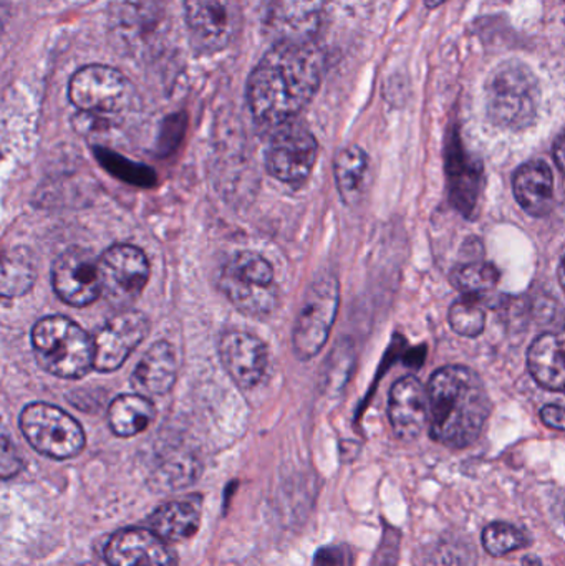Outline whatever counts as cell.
I'll list each match as a JSON object with an SVG mask.
<instances>
[{
	"label": "cell",
	"instance_id": "6da1fadb",
	"mask_svg": "<svg viewBox=\"0 0 565 566\" xmlns=\"http://www.w3.org/2000/svg\"><path fill=\"white\" fill-rule=\"evenodd\" d=\"M321 78L322 55L314 43H275L249 78L248 103L255 122L275 129L295 122Z\"/></svg>",
	"mask_w": 565,
	"mask_h": 566
},
{
	"label": "cell",
	"instance_id": "7a4b0ae2",
	"mask_svg": "<svg viewBox=\"0 0 565 566\" xmlns=\"http://www.w3.org/2000/svg\"><path fill=\"white\" fill-rule=\"evenodd\" d=\"M430 436L463 449L480 438L491 415V399L477 373L463 366L438 369L428 386Z\"/></svg>",
	"mask_w": 565,
	"mask_h": 566
},
{
	"label": "cell",
	"instance_id": "3957f363",
	"mask_svg": "<svg viewBox=\"0 0 565 566\" xmlns=\"http://www.w3.org/2000/svg\"><path fill=\"white\" fill-rule=\"evenodd\" d=\"M33 355L50 375L80 379L95 369L92 336L65 316H46L32 329Z\"/></svg>",
	"mask_w": 565,
	"mask_h": 566
},
{
	"label": "cell",
	"instance_id": "277c9868",
	"mask_svg": "<svg viewBox=\"0 0 565 566\" xmlns=\"http://www.w3.org/2000/svg\"><path fill=\"white\" fill-rule=\"evenodd\" d=\"M540 108V85L526 65L504 63L488 83V113L501 128L520 129L533 125Z\"/></svg>",
	"mask_w": 565,
	"mask_h": 566
},
{
	"label": "cell",
	"instance_id": "5b68a950",
	"mask_svg": "<svg viewBox=\"0 0 565 566\" xmlns=\"http://www.w3.org/2000/svg\"><path fill=\"white\" fill-rule=\"evenodd\" d=\"M219 285L229 302L244 315L262 318L278 305L274 269L255 252H239L229 259Z\"/></svg>",
	"mask_w": 565,
	"mask_h": 566
},
{
	"label": "cell",
	"instance_id": "8992f818",
	"mask_svg": "<svg viewBox=\"0 0 565 566\" xmlns=\"http://www.w3.org/2000/svg\"><path fill=\"white\" fill-rule=\"evenodd\" d=\"M20 429L27 442L46 458H75L85 448L82 426L63 409L46 402H33L20 415Z\"/></svg>",
	"mask_w": 565,
	"mask_h": 566
},
{
	"label": "cell",
	"instance_id": "52a82bcc",
	"mask_svg": "<svg viewBox=\"0 0 565 566\" xmlns=\"http://www.w3.org/2000/svg\"><path fill=\"white\" fill-rule=\"evenodd\" d=\"M338 302L341 289L334 275H324L308 286L292 332V345L299 358H314L324 348L337 316Z\"/></svg>",
	"mask_w": 565,
	"mask_h": 566
},
{
	"label": "cell",
	"instance_id": "ba28073f",
	"mask_svg": "<svg viewBox=\"0 0 565 566\" xmlns=\"http://www.w3.org/2000/svg\"><path fill=\"white\" fill-rule=\"evenodd\" d=\"M98 259L103 298L115 308L128 310L148 283V258L135 245L116 244Z\"/></svg>",
	"mask_w": 565,
	"mask_h": 566
},
{
	"label": "cell",
	"instance_id": "9c48e42d",
	"mask_svg": "<svg viewBox=\"0 0 565 566\" xmlns=\"http://www.w3.org/2000/svg\"><path fill=\"white\" fill-rule=\"evenodd\" d=\"M70 102L86 115H115L132 99V85L118 72L105 65H88L70 80Z\"/></svg>",
	"mask_w": 565,
	"mask_h": 566
},
{
	"label": "cell",
	"instance_id": "30bf717a",
	"mask_svg": "<svg viewBox=\"0 0 565 566\" xmlns=\"http://www.w3.org/2000/svg\"><path fill=\"white\" fill-rule=\"evenodd\" d=\"M317 153L314 135L305 126L292 122L275 129L265 165L268 171L284 185L301 186L311 176Z\"/></svg>",
	"mask_w": 565,
	"mask_h": 566
},
{
	"label": "cell",
	"instance_id": "8fae6325",
	"mask_svg": "<svg viewBox=\"0 0 565 566\" xmlns=\"http://www.w3.org/2000/svg\"><path fill=\"white\" fill-rule=\"evenodd\" d=\"M148 318L142 312L119 310L93 336L96 371L112 373L123 366L148 335Z\"/></svg>",
	"mask_w": 565,
	"mask_h": 566
},
{
	"label": "cell",
	"instance_id": "7c38bea8",
	"mask_svg": "<svg viewBox=\"0 0 565 566\" xmlns=\"http://www.w3.org/2000/svg\"><path fill=\"white\" fill-rule=\"evenodd\" d=\"M56 295L70 306H88L102 296L100 259L85 249L63 252L52 268Z\"/></svg>",
	"mask_w": 565,
	"mask_h": 566
},
{
	"label": "cell",
	"instance_id": "4fadbf2b",
	"mask_svg": "<svg viewBox=\"0 0 565 566\" xmlns=\"http://www.w3.org/2000/svg\"><path fill=\"white\" fill-rule=\"evenodd\" d=\"M185 17L192 45L199 52H219L238 30V12L231 0H186Z\"/></svg>",
	"mask_w": 565,
	"mask_h": 566
},
{
	"label": "cell",
	"instance_id": "5bb4252c",
	"mask_svg": "<svg viewBox=\"0 0 565 566\" xmlns=\"http://www.w3.org/2000/svg\"><path fill=\"white\" fill-rule=\"evenodd\" d=\"M219 356L232 381L244 389L255 388L268 371V346L242 329H231L221 336Z\"/></svg>",
	"mask_w": 565,
	"mask_h": 566
},
{
	"label": "cell",
	"instance_id": "9a60e30c",
	"mask_svg": "<svg viewBox=\"0 0 565 566\" xmlns=\"http://www.w3.org/2000/svg\"><path fill=\"white\" fill-rule=\"evenodd\" d=\"M109 566H175V557L163 538L148 528L116 532L105 548Z\"/></svg>",
	"mask_w": 565,
	"mask_h": 566
},
{
	"label": "cell",
	"instance_id": "2e32d148",
	"mask_svg": "<svg viewBox=\"0 0 565 566\" xmlns=\"http://www.w3.org/2000/svg\"><path fill=\"white\" fill-rule=\"evenodd\" d=\"M322 0H269L265 25L278 42H311L322 19Z\"/></svg>",
	"mask_w": 565,
	"mask_h": 566
},
{
	"label": "cell",
	"instance_id": "e0dca14e",
	"mask_svg": "<svg viewBox=\"0 0 565 566\" xmlns=\"http://www.w3.org/2000/svg\"><path fill=\"white\" fill-rule=\"evenodd\" d=\"M391 428L404 441L420 438L430 422V399L421 382L415 376H407L395 382L388 405Z\"/></svg>",
	"mask_w": 565,
	"mask_h": 566
},
{
	"label": "cell",
	"instance_id": "ac0fdd59",
	"mask_svg": "<svg viewBox=\"0 0 565 566\" xmlns=\"http://www.w3.org/2000/svg\"><path fill=\"white\" fill-rule=\"evenodd\" d=\"M175 352L168 342L149 346L146 355L133 371L132 385L143 396L166 395L176 381Z\"/></svg>",
	"mask_w": 565,
	"mask_h": 566
},
{
	"label": "cell",
	"instance_id": "d6986e66",
	"mask_svg": "<svg viewBox=\"0 0 565 566\" xmlns=\"http://www.w3.org/2000/svg\"><path fill=\"white\" fill-rule=\"evenodd\" d=\"M527 365L541 386L565 395V329L537 338L531 346Z\"/></svg>",
	"mask_w": 565,
	"mask_h": 566
},
{
	"label": "cell",
	"instance_id": "ffe728a7",
	"mask_svg": "<svg viewBox=\"0 0 565 566\" xmlns=\"http://www.w3.org/2000/svg\"><path fill=\"white\" fill-rule=\"evenodd\" d=\"M513 186L514 196L527 214L541 218L551 211L554 179L546 163L531 161L517 169Z\"/></svg>",
	"mask_w": 565,
	"mask_h": 566
},
{
	"label": "cell",
	"instance_id": "44dd1931",
	"mask_svg": "<svg viewBox=\"0 0 565 566\" xmlns=\"http://www.w3.org/2000/svg\"><path fill=\"white\" fill-rule=\"evenodd\" d=\"M201 525V502L195 499L169 502L153 512L149 531L165 542H185L195 537Z\"/></svg>",
	"mask_w": 565,
	"mask_h": 566
},
{
	"label": "cell",
	"instance_id": "7402d4cb",
	"mask_svg": "<svg viewBox=\"0 0 565 566\" xmlns=\"http://www.w3.org/2000/svg\"><path fill=\"white\" fill-rule=\"evenodd\" d=\"M155 415V406L146 396L139 392L118 396L109 405V428L119 438H133L151 424Z\"/></svg>",
	"mask_w": 565,
	"mask_h": 566
},
{
	"label": "cell",
	"instance_id": "603a6c76",
	"mask_svg": "<svg viewBox=\"0 0 565 566\" xmlns=\"http://www.w3.org/2000/svg\"><path fill=\"white\" fill-rule=\"evenodd\" d=\"M368 175V156L358 146H347L335 159V181L345 205L354 206L364 195Z\"/></svg>",
	"mask_w": 565,
	"mask_h": 566
},
{
	"label": "cell",
	"instance_id": "cb8c5ba5",
	"mask_svg": "<svg viewBox=\"0 0 565 566\" xmlns=\"http://www.w3.org/2000/svg\"><path fill=\"white\" fill-rule=\"evenodd\" d=\"M500 282V272L488 262H468L454 269L453 283L458 290L471 296L491 292Z\"/></svg>",
	"mask_w": 565,
	"mask_h": 566
},
{
	"label": "cell",
	"instance_id": "d4e9b609",
	"mask_svg": "<svg viewBox=\"0 0 565 566\" xmlns=\"http://www.w3.org/2000/svg\"><path fill=\"white\" fill-rule=\"evenodd\" d=\"M483 545L491 557H504L511 552L530 547L531 541L523 531L506 524V522H494L483 531Z\"/></svg>",
	"mask_w": 565,
	"mask_h": 566
},
{
	"label": "cell",
	"instance_id": "484cf974",
	"mask_svg": "<svg viewBox=\"0 0 565 566\" xmlns=\"http://www.w3.org/2000/svg\"><path fill=\"white\" fill-rule=\"evenodd\" d=\"M33 268L25 259L7 255L3 259L2 295L6 298L23 295L33 285Z\"/></svg>",
	"mask_w": 565,
	"mask_h": 566
},
{
	"label": "cell",
	"instance_id": "4316f807",
	"mask_svg": "<svg viewBox=\"0 0 565 566\" xmlns=\"http://www.w3.org/2000/svg\"><path fill=\"white\" fill-rule=\"evenodd\" d=\"M484 322H486L484 310L473 300L457 302L451 306L450 323L454 332L460 333L461 336L474 338V336L481 335Z\"/></svg>",
	"mask_w": 565,
	"mask_h": 566
},
{
	"label": "cell",
	"instance_id": "83f0119b",
	"mask_svg": "<svg viewBox=\"0 0 565 566\" xmlns=\"http://www.w3.org/2000/svg\"><path fill=\"white\" fill-rule=\"evenodd\" d=\"M314 566H352V554L347 547H324L317 552Z\"/></svg>",
	"mask_w": 565,
	"mask_h": 566
},
{
	"label": "cell",
	"instance_id": "f1b7e54d",
	"mask_svg": "<svg viewBox=\"0 0 565 566\" xmlns=\"http://www.w3.org/2000/svg\"><path fill=\"white\" fill-rule=\"evenodd\" d=\"M0 474L3 479L13 478L22 469V459L17 454L15 448L7 436L2 438V455H0Z\"/></svg>",
	"mask_w": 565,
	"mask_h": 566
},
{
	"label": "cell",
	"instance_id": "f546056e",
	"mask_svg": "<svg viewBox=\"0 0 565 566\" xmlns=\"http://www.w3.org/2000/svg\"><path fill=\"white\" fill-rule=\"evenodd\" d=\"M541 419L544 424L557 431H565V408L557 405H547L541 409Z\"/></svg>",
	"mask_w": 565,
	"mask_h": 566
},
{
	"label": "cell",
	"instance_id": "4dcf8cb0",
	"mask_svg": "<svg viewBox=\"0 0 565 566\" xmlns=\"http://www.w3.org/2000/svg\"><path fill=\"white\" fill-rule=\"evenodd\" d=\"M554 158L565 175V132L557 138L556 146H554Z\"/></svg>",
	"mask_w": 565,
	"mask_h": 566
},
{
	"label": "cell",
	"instance_id": "1f68e13d",
	"mask_svg": "<svg viewBox=\"0 0 565 566\" xmlns=\"http://www.w3.org/2000/svg\"><path fill=\"white\" fill-rule=\"evenodd\" d=\"M557 275H559L561 285H563L565 292V252L559 261V269H557Z\"/></svg>",
	"mask_w": 565,
	"mask_h": 566
},
{
	"label": "cell",
	"instance_id": "d6a6232c",
	"mask_svg": "<svg viewBox=\"0 0 565 566\" xmlns=\"http://www.w3.org/2000/svg\"><path fill=\"white\" fill-rule=\"evenodd\" d=\"M523 565L524 566H543V564H541V562L537 560V558H531V557L524 558Z\"/></svg>",
	"mask_w": 565,
	"mask_h": 566
},
{
	"label": "cell",
	"instance_id": "836d02e7",
	"mask_svg": "<svg viewBox=\"0 0 565 566\" xmlns=\"http://www.w3.org/2000/svg\"><path fill=\"white\" fill-rule=\"evenodd\" d=\"M425 2H427V6L430 7V9H435V7L441 6L444 0H425Z\"/></svg>",
	"mask_w": 565,
	"mask_h": 566
},
{
	"label": "cell",
	"instance_id": "e575fe53",
	"mask_svg": "<svg viewBox=\"0 0 565 566\" xmlns=\"http://www.w3.org/2000/svg\"><path fill=\"white\" fill-rule=\"evenodd\" d=\"M564 521H565V502H564Z\"/></svg>",
	"mask_w": 565,
	"mask_h": 566
}]
</instances>
